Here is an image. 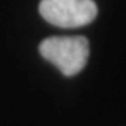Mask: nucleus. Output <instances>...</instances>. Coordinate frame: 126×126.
<instances>
[{
	"label": "nucleus",
	"mask_w": 126,
	"mask_h": 126,
	"mask_svg": "<svg viewBox=\"0 0 126 126\" xmlns=\"http://www.w3.org/2000/svg\"><path fill=\"white\" fill-rule=\"evenodd\" d=\"M40 53L64 76H75L87 65L90 44L85 37H50L40 44Z\"/></svg>",
	"instance_id": "1"
},
{
	"label": "nucleus",
	"mask_w": 126,
	"mask_h": 126,
	"mask_svg": "<svg viewBox=\"0 0 126 126\" xmlns=\"http://www.w3.org/2000/svg\"><path fill=\"white\" fill-rule=\"evenodd\" d=\"M40 14L53 26L73 29L96 18L97 5L94 0H41Z\"/></svg>",
	"instance_id": "2"
}]
</instances>
